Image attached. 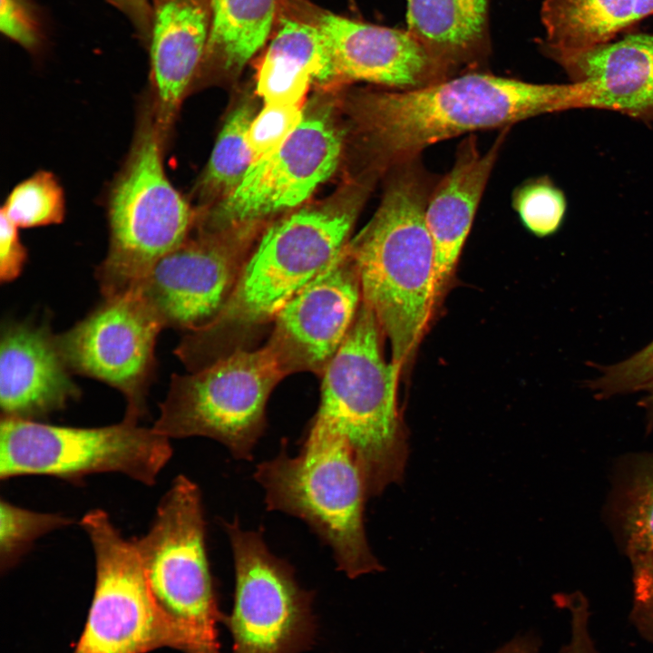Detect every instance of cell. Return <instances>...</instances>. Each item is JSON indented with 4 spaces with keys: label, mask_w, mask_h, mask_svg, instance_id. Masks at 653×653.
Wrapping results in <instances>:
<instances>
[{
    "label": "cell",
    "mask_w": 653,
    "mask_h": 653,
    "mask_svg": "<svg viewBox=\"0 0 653 653\" xmlns=\"http://www.w3.org/2000/svg\"><path fill=\"white\" fill-rule=\"evenodd\" d=\"M162 325L132 290L106 297L86 317L56 335L58 348L73 374L100 380L126 400L123 419L139 423L146 414L154 376L155 345Z\"/></svg>",
    "instance_id": "13"
},
{
    "label": "cell",
    "mask_w": 653,
    "mask_h": 653,
    "mask_svg": "<svg viewBox=\"0 0 653 653\" xmlns=\"http://www.w3.org/2000/svg\"><path fill=\"white\" fill-rule=\"evenodd\" d=\"M489 0H407V31L453 75L488 55Z\"/></svg>",
    "instance_id": "22"
},
{
    "label": "cell",
    "mask_w": 653,
    "mask_h": 653,
    "mask_svg": "<svg viewBox=\"0 0 653 653\" xmlns=\"http://www.w3.org/2000/svg\"><path fill=\"white\" fill-rule=\"evenodd\" d=\"M342 137L326 112L304 115L278 146L257 159L239 185L220 200L201 225V232H218L260 220L294 208L336 170Z\"/></svg>",
    "instance_id": "14"
},
{
    "label": "cell",
    "mask_w": 653,
    "mask_h": 653,
    "mask_svg": "<svg viewBox=\"0 0 653 653\" xmlns=\"http://www.w3.org/2000/svg\"><path fill=\"white\" fill-rule=\"evenodd\" d=\"M304 117L300 104L266 103L248 130L247 141L256 160L282 143Z\"/></svg>",
    "instance_id": "31"
},
{
    "label": "cell",
    "mask_w": 653,
    "mask_h": 653,
    "mask_svg": "<svg viewBox=\"0 0 653 653\" xmlns=\"http://www.w3.org/2000/svg\"><path fill=\"white\" fill-rule=\"evenodd\" d=\"M284 1L209 0L210 26L201 70L238 74L266 45Z\"/></svg>",
    "instance_id": "24"
},
{
    "label": "cell",
    "mask_w": 653,
    "mask_h": 653,
    "mask_svg": "<svg viewBox=\"0 0 653 653\" xmlns=\"http://www.w3.org/2000/svg\"><path fill=\"white\" fill-rule=\"evenodd\" d=\"M512 206L528 230L538 237H547L560 228L567 201L563 191L548 177L541 176L516 188Z\"/></svg>",
    "instance_id": "29"
},
{
    "label": "cell",
    "mask_w": 653,
    "mask_h": 653,
    "mask_svg": "<svg viewBox=\"0 0 653 653\" xmlns=\"http://www.w3.org/2000/svg\"><path fill=\"white\" fill-rule=\"evenodd\" d=\"M171 455L170 438L126 419L74 427L1 417V480L41 474L75 481L113 472L153 485Z\"/></svg>",
    "instance_id": "9"
},
{
    "label": "cell",
    "mask_w": 653,
    "mask_h": 653,
    "mask_svg": "<svg viewBox=\"0 0 653 653\" xmlns=\"http://www.w3.org/2000/svg\"><path fill=\"white\" fill-rule=\"evenodd\" d=\"M132 23L139 39L148 47L152 26L153 0H106Z\"/></svg>",
    "instance_id": "36"
},
{
    "label": "cell",
    "mask_w": 653,
    "mask_h": 653,
    "mask_svg": "<svg viewBox=\"0 0 653 653\" xmlns=\"http://www.w3.org/2000/svg\"><path fill=\"white\" fill-rule=\"evenodd\" d=\"M0 30L30 53H36L44 43L43 24L31 0H1Z\"/></svg>",
    "instance_id": "32"
},
{
    "label": "cell",
    "mask_w": 653,
    "mask_h": 653,
    "mask_svg": "<svg viewBox=\"0 0 653 653\" xmlns=\"http://www.w3.org/2000/svg\"><path fill=\"white\" fill-rule=\"evenodd\" d=\"M0 568H13L39 537L72 522L56 513H43L0 502Z\"/></svg>",
    "instance_id": "28"
},
{
    "label": "cell",
    "mask_w": 653,
    "mask_h": 653,
    "mask_svg": "<svg viewBox=\"0 0 653 653\" xmlns=\"http://www.w3.org/2000/svg\"><path fill=\"white\" fill-rule=\"evenodd\" d=\"M286 445L284 441L279 453L254 473L267 509L306 521L330 546L337 569L347 577L380 570L365 532V482L346 443L307 430L298 455L290 457Z\"/></svg>",
    "instance_id": "5"
},
{
    "label": "cell",
    "mask_w": 653,
    "mask_h": 653,
    "mask_svg": "<svg viewBox=\"0 0 653 653\" xmlns=\"http://www.w3.org/2000/svg\"><path fill=\"white\" fill-rule=\"evenodd\" d=\"M1 212L18 228L60 223L65 212L63 188L53 173L40 171L12 190Z\"/></svg>",
    "instance_id": "27"
},
{
    "label": "cell",
    "mask_w": 653,
    "mask_h": 653,
    "mask_svg": "<svg viewBox=\"0 0 653 653\" xmlns=\"http://www.w3.org/2000/svg\"><path fill=\"white\" fill-rule=\"evenodd\" d=\"M253 118V109L248 103L236 108L228 117L199 182L198 189L204 199L227 197L256 161L247 141Z\"/></svg>",
    "instance_id": "26"
},
{
    "label": "cell",
    "mask_w": 653,
    "mask_h": 653,
    "mask_svg": "<svg viewBox=\"0 0 653 653\" xmlns=\"http://www.w3.org/2000/svg\"><path fill=\"white\" fill-rule=\"evenodd\" d=\"M578 108H585V98L577 83H533L479 72L415 89L365 91L351 102L352 116L383 171L447 139Z\"/></svg>",
    "instance_id": "1"
},
{
    "label": "cell",
    "mask_w": 653,
    "mask_h": 653,
    "mask_svg": "<svg viewBox=\"0 0 653 653\" xmlns=\"http://www.w3.org/2000/svg\"><path fill=\"white\" fill-rule=\"evenodd\" d=\"M600 371L597 379L589 382L598 398L648 390L653 385V340L624 361Z\"/></svg>",
    "instance_id": "30"
},
{
    "label": "cell",
    "mask_w": 653,
    "mask_h": 653,
    "mask_svg": "<svg viewBox=\"0 0 653 653\" xmlns=\"http://www.w3.org/2000/svg\"><path fill=\"white\" fill-rule=\"evenodd\" d=\"M510 128L482 152L474 135L458 146L451 170L430 194L425 221L434 247L436 301L448 284L472 228L481 198Z\"/></svg>",
    "instance_id": "19"
},
{
    "label": "cell",
    "mask_w": 653,
    "mask_h": 653,
    "mask_svg": "<svg viewBox=\"0 0 653 653\" xmlns=\"http://www.w3.org/2000/svg\"><path fill=\"white\" fill-rule=\"evenodd\" d=\"M379 207L347 249L357 269L362 302L389 343L392 361L406 365L436 304L434 247L425 210L436 181L419 157L389 171Z\"/></svg>",
    "instance_id": "3"
},
{
    "label": "cell",
    "mask_w": 653,
    "mask_h": 653,
    "mask_svg": "<svg viewBox=\"0 0 653 653\" xmlns=\"http://www.w3.org/2000/svg\"><path fill=\"white\" fill-rule=\"evenodd\" d=\"M166 137L152 103H147L128 159L110 192L109 249L96 268L104 298L129 290L189 238L192 211L165 172Z\"/></svg>",
    "instance_id": "6"
},
{
    "label": "cell",
    "mask_w": 653,
    "mask_h": 653,
    "mask_svg": "<svg viewBox=\"0 0 653 653\" xmlns=\"http://www.w3.org/2000/svg\"><path fill=\"white\" fill-rule=\"evenodd\" d=\"M18 227L0 214V279L8 283L20 276L27 260V249L23 245Z\"/></svg>",
    "instance_id": "34"
},
{
    "label": "cell",
    "mask_w": 653,
    "mask_h": 653,
    "mask_svg": "<svg viewBox=\"0 0 653 653\" xmlns=\"http://www.w3.org/2000/svg\"><path fill=\"white\" fill-rule=\"evenodd\" d=\"M383 337L375 315L361 302L321 376L318 409L307 429L346 443L368 497L401 478L407 453L396 402L402 367L385 359Z\"/></svg>",
    "instance_id": "4"
},
{
    "label": "cell",
    "mask_w": 653,
    "mask_h": 653,
    "mask_svg": "<svg viewBox=\"0 0 653 653\" xmlns=\"http://www.w3.org/2000/svg\"><path fill=\"white\" fill-rule=\"evenodd\" d=\"M149 589L182 653H221L223 614L206 550L201 493L177 476L159 502L147 533L132 540Z\"/></svg>",
    "instance_id": "7"
},
{
    "label": "cell",
    "mask_w": 653,
    "mask_h": 653,
    "mask_svg": "<svg viewBox=\"0 0 653 653\" xmlns=\"http://www.w3.org/2000/svg\"><path fill=\"white\" fill-rule=\"evenodd\" d=\"M361 196L303 209L265 229L221 310L207 325L187 332L176 347L183 365L194 372L252 344L347 246Z\"/></svg>",
    "instance_id": "2"
},
{
    "label": "cell",
    "mask_w": 653,
    "mask_h": 653,
    "mask_svg": "<svg viewBox=\"0 0 653 653\" xmlns=\"http://www.w3.org/2000/svg\"><path fill=\"white\" fill-rule=\"evenodd\" d=\"M149 43L152 106L167 135L200 72L210 26L209 0H153Z\"/></svg>",
    "instance_id": "20"
},
{
    "label": "cell",
    "mask_w": 653,
    "mask_h": 653,
    "mask_svg": "<svg viewBox=\"0 0 653 653\" xmlns=\"http://www.w3.org/2000/svg\"><path fill=\"white\" fill-rule=\"evenodd\" d=\"M541 15V49H584L653 15V0H544Z\"/></svg>",
    "instance_id": "23"
},
{
    "label": "cell",
    "mask_w": 653,
    "mask_h": 653,
    "mask_svg": "<svg viewBox=\"0 0 653 653\" xmlns=\"http://www.w3.org/2000/svg\"><path fill=\"white\" fill-rule=\"evenodd\" d=\"M541 50L581 86L587 108L653 122V34L584 49Z\"/></svg>",
    "instance_id": "18"
},
{
    "label": "cell",
    "mask_w": 653,
    "mask_h": 653,
    "mask_svg": "<svg viewBox=\"0 0 653 653\" xmlns=\"http://www.w3.org/2000/svg\"><path fill=\"white\" fill-rule=\"evenodd\" d=\"M563 603L570 613V638L560 653H599L589 629L590 612L587 601L580 596L564 598Z\"/></svg>",
    "instance_id": "35"
},
{
    "label": "cell",
    "mask_w": 653,
    "mask_h": 653,
    "mask_svg": "<svg viewBox=\"0 0 653 653\" xmlns=\"http://www.w3.org/2000/svg\"><path fill=\"white\" fill-rule=\"evenodd\" d=\"M538 648L535 638L520 636L499 648L494 653H537Z\"/></svg>",
    "instance_id": "37"
},
{
    "label": "cell",
    "mask_w": 653,
    "mask_h": 653,
    "mask_svg": "<svg viewBox=\"0 0 653 653\" xmlns=\"http://www.w3.org/2000/svg\"><path fill=\"white\" fill-rule=\"evenodd\" d=\"M54 335L46 326L13 323L0 345L1 417L39 421L80 397Z\"/></svg>",
    "instance_id": "17"
},
{
    "label": "cell",
    "mask_w": 653,
    "mask_h": 653,
    "mask_svg": "<svg viewBox=\"0 0 653 653\" xmlns=\"http://www.w3.org/2000/svg\"><path fill=\"white\" fill-rule=\"evenodd\" d=\"M607 510L632 570L653 568V453L621 460L615 469Z\"/></svg>",
    "instance_id": "25"
},
{
    "label": "cell",
    "mask_w": 653,
    "mask_h": 653,
    "mask_svg": "<svg viewBox=\"0 0 653 653\" xmlns=\"http://www.w3.org/2000/svg\"><path fill=\"white\" fill-rule=\"evenodd\" d=\"M631 620L653 644V568L633 569Z\"/></svg>",
    "instance_id": "33"
},
{
    "label": "cell",
    "mask_w": 653,
    "mask_h": 653,
    "mask_svg": "<svg viewBox=\"0 0 653 653\" xmlns=\"http://www.w3.org/2000/svg\"><path fill=\"white\" fill-rule=\"evenodd\" d=\"M272 349H239L189 375L174 374L153 430L168 438L205 436L251 460L266 428L268 397L286 377Z\"/></svg>",
    "instance_id": "8"
},
{
    "label": "cell",
    "mask_w": 653,
    "mask_h": 653,
    "mask_svg": "<svg viewBox=\"0 0 653 653\" xmlns=\"http://www.w3.org/2000/svg\"><path fill=\"white\" fill-rule=\"evenodd\" d=\"M646 391L648 394L641 399L639 405L645 410L646 429L650 432L653 430V385Z\"/></svg>",
    "instance_id": "38"
},
{
    "label": "cell",
    "mask_w": 653,
    "mask_h": 653,
    "mask_svg": "<svg viewBox=\"0 0 653 653\" xmlns=\"http://www.w3.org/2000/svg\"><path fill=\"white\" fill-rule=\"evenodd\" d=\"M310 9L329 43L338 80L410 90L453 76L407 30L353 20L312 3Z\"/></svg>",
    "instance_id": "16"
},
{
    "label": "cell",
    "mask_w": 653,
    "mask_h": 653,
    "mask_svg": "<svg viewBox=\"0 0 653 653\" xmlns=\"http://www.w3.org/2000/svg\"><path fill=\"white\" fill-rule=\"evenodd\" d=\"M257 232V225L199 231L161 258L129 290L145 302L163 328L199 329L229 299Z\"/></svg>",
    "instance_id": "12"
},
{
    "label": "cell",
    "mask_w": 653,
    "mask_h": 653,
    "mask_svg": "<svg viewBox=\"0 0 653 653\" xmlns=\"http://www.w3.org/2000/svg\"><path fill=\"white\" fill-rule=\"evenodd\" d=\"M235 568L234 602L222 617L232 653H299L316 633L313 594L297 583L293 568L267 547L260 531L224 522Z\"/></svg>",
    "instance_id": "11"
},
{
    "label": "cell",
    "mask_w": 653,
    "mask_h": 653,
    "mask_svg": "<svg viewBox=\"0 0 653 653\" xmlns=\"http://www.w3.org/2000/svg\"><path fill=\"white\" fill-rule=\"evenodd\" d=\"M95 557V585L84 628L73 653H148L177 640L158 609L133 541L102 510L81 520Z\"/></svg>",
    "instance_id": "10"
},
{
    "label": "cell",
    "mask_w": 653,
    "mask_h": 653,
    "mask_svg": "<svg viewBox=\"0 0 653 653\" xmlns=\"http://www.w3.org/2000/svg\"><path fill=\"white\" fill-rule=\"evenodd\" d=\"M308 0H285L264 46L257 92L266 103L299 104L309 85L337 81L329 43Z\"/></svg>",
    "instance_id": "21"
},
{
    "label": "cell",
    "mask_w": 653,
    "mask_h": 653,
    "mask_svg": "<svg viewBox=\"0 0 653 653\" xmlns=\"http://www.w3.org/2000/svg\"><path fill=\"white\" fill-rule=\"evenodd\" d=\"M361 302L357 269L346 246L274 318L266 344L285 375L305 371L322 376L346 339Z\"/></svg>",
    "instance_id": "15"
}]
</instances>
